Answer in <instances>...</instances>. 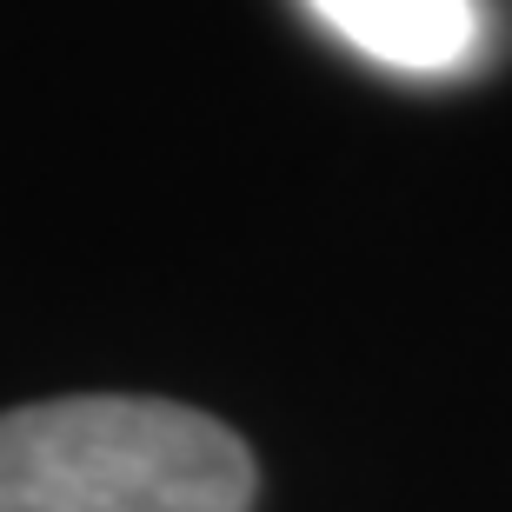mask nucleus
Wrapping results in <instances>:
<instances>
[{"label":"nucleus","instance_id":"2","mask_svg":"<svg viewBox=\"0 0 512 512\" xmlns=\"http://www.w3.org/2000/svg\"><path fill=\"white\" fill-rule=\"evenodd\" d=\"M313 14L393 74H459L486 40L479 0H306Z\"/></svg>","mask_w":512,"mask_h":512},{"label":"nucleus","instance_id":"1","mask_svg":"<svg viewBox=\"0 0 512 512\" xmlns=\"http://www.w3.org/2000/svg\"><path fill=\"white\" fill-rule=\"evenodd\" d=\"M253 453L173 399L74 393L0 413V512H247Z\"/></svg>","mask_w":512,"mask_h":512}]
</instances>
